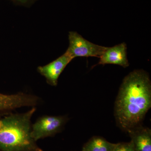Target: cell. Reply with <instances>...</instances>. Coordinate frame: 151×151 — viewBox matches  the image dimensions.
I'll use <instances>...</instances> for the list:
<instances>
[{
  "label": "cell",
  "instance_id": "obj_1",
  "mask_svg": "<svg viewBox=\"0 0 151 151\" xmlns=\"http://www.w3.org/2000/svg\"><path fill=\"white\" fill-rule=\"evenodd\" d=\"M151 107V82L144 70L132 71L124 78L119 89L114 116L120 129L128 133L142 125Z\"/></svg>",
  "mask_w": 151,
  "mask_h": 151
},
{
  "label": "cell",
  "instance_id": "obj_2",
  "mask_svg": "<svg viewBox=\"0 0 151 151\" xmlns=\"http://www.w3.org/2000/svg\"><path fill=\"white\" fill-rule=\"evenodd\" d=\"M33 107L21 114L0 118V151H43L31 136Z\"/></svg>",
  "mask_w": 151,
  "mask_h": 151
},
{
  "label": "cell",
  "instance_id": "obj_3",
  "mask_svg": "<svg viewBox=\"0 0 151 151\" xmlns=\"http://www.w3.org/2000/svg\"><path fill=\"white\" fill-rule=\"evenodd\" d=\"M68 40L69 46L66 51L73 59L77 57L99 58L107 48L90 42L76 32H69Z\"/></svg>",
  "mask_w": 151,
  "mask_h": 151
},
{
  "label": "cell",
  "instance_id": "obj_4",
  "mask_svg": "<svg viewBox=\"0 0 151 151\" xmlns=\"http://www.w3.org/2000/svg\"><path fill=\"white\" fill-rule=\"evenodd\" d=\"M66 122L67 118L65 116H42L32 126L31 136L36 142L40 139L52 137L61 131Z\"/></svg>",
  "mask_w": 151,
  "mask_h": 151
},
{
  "label": "cell",
  "instance_id": "obj_5",
  "mask_svg": "<svg viewBox=\"0 0 151 151\" xmlns=\"http://www.w3.org/2000/svg\"><path fill=\"white\" fill-rule=\"evenodd\" d=\"M38 102V98L31 94L21 92L9 95L0 93V115L17 108L35 106Z\"/></svg>",
  "mask_w": 151,
  "mask_h": 151
},
{
  "label": "cell",
  "instance_id": "obj_6",
  "mask_svg": "<svg viewBox=\"0 0 151 151\" xmlns=\"http://www.w3.org/2000/svg\"><path fill=\"white\" fill-rule=\"evenodd\" d=\"M73 59L67 52L61 56L44 66H39L37 71L46 78L50 85L56 86L60 76L68 64Z\"/></svg>",
  "mask_w": 151,
  "mask_h": 151
},
{
  "label": "cell",
  "instance_id": "obj_7",
  "mask_svg": "<svg viewBox=\"0 0 151 151\" xmlns=\"http://www.w3.org/2000/svg\"><path fill=\"white\" fill-rule=\"evenodd\" d=\"M99 58V65L114 64L124 68L129 65L127 58V44L124 42L112 47H107Z\"/></svg>",
  "mask_w": 151,
  "mask_h": 151
},
{
  "label": "cell",
  "instance_id": "obj_8",
  "mask_svg": "<svg viewBox=\"0 0 151 151\" xmlns=\"http://www.w3.org/2000/svg\"><path fill=\"white\" fill-rule=\"evenodd\" d=\"M134 151H151V130L142 125L128 132Z\"/></svg>",
  "mask_w": 151,
  "mask_h": 151
},
{
  "label": "cell",
  "instance_id": "obj_9",
  "mask_svg": "<svg viewBox=\"0 0 151 151\" xmlns=\"http://www.w3.org/2000/svg\"><path fill=\"white\" fill-rule=\"evenodd\" d=\"M116 145L102 137L94 136L84 145L81 151H113Z\"/></svg>",
  "mask_w": 151,
  "mask_h": 151
},
{
  "label": "cell",
  "instance_id": "obj_10",
  "mask_svg": "<svg viewBox=\"0 0 151 151\" xmlns=\"http://www.w3.org/2000/svg\"><path fill=\"white\" fill-rule=\"evenodd\" d=\"M113 151H134L132 142L116 144Z\"/></svg>",
  "mask_w": 151,
  "mask_h": 151
},
{
  "label": "cell",
  "instance_id": "obj_11",
  "mask_svg": "<svg viewBox=\"0 0 151 151\" xmlns=\"http://www.w3.org/2000/svg\"><path fill=\"white\" fill-rule=\"evenodd\" d=\"M15 4L23 6H28L31 4L36 0H11Z\"/></svg>",
  "mask_w": 151,
  "mask_h": 151
}]
</instances>
